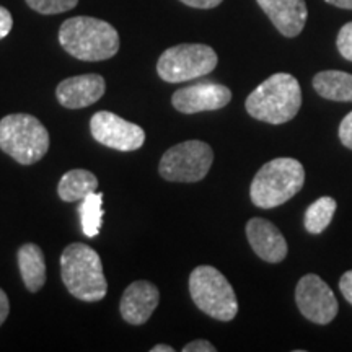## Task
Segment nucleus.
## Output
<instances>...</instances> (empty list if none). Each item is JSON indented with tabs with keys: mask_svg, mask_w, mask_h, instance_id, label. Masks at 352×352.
<instances>
[{
	"mask_svg": "<svg viewBox=\"0 0 352 352\" xmlns=\"http://www.w3.org/2000/svg\"><path fill=\"white\" fill-rule=\"evenodd\" d=\"M78 214H80L82 232L88 239H95L103 223V195L94 192L87 196L78 208Z\"/></svg>",
	"mask_w": 352,
	"mask_h": 352,
	"instance_id": "aec40b11",
	"label": "nucleus"
},
{
	"mask_svg": "<svg viewBox=\"0 0 352 352\" xmlns=\"http://www.w3.org/2000/svg\"><path fill=\"white\" fill-rule=\"evenodd\" d=\"M98 189V178L88 170H70L60 178L57 195L64 202L83 201Z\"/></svg>",
	"mask_w": 352,
	"mask_h": 352,
	"instance_id": "f3484780",
	"label": "nucleus"
},
{
	"mask_svg": "<svg viewBox=\"0 0 352 352\" xmlns=\"http://www.w3.org/2000/svg\"><path fill=\"white\" fill-rule=\"evenodd\" d=\"M336 46L340 54L352 63V21L346 23L338 33Z\"/></svg>",
	"mask_w": 352,
	"mask_h": 352,
	"instance_id": "4be33fe9",
	"label": "nucleus"
},
{
	"mask_svg": "<svg viewBox=\"0 0 352 352\" xmlns=\"http://www.w3.org/2000/svg\"><path fill=\"white\" fill-rule=\"evenodd\" d=\"M60 277L69 294L82 302L107 297L108 283L100 254L85 243H72L60 254Z\"/></svg>",
	"mask_w": 352,
	"mask_h": 352,
	"instance_id": "7ed1b4c3",
	"label": "nucleus"
},
{
	"mask_svg": "<svg viewBox=\"0 0 352 352\" xmlns=\"http://www.w3.org/2000/svg\"><path fill=\"white\" fill-rule=\"evenodd\" d=\"M305 183V170L296 158H274L254 175L250 197L259 209H272L292 199Z\"/></svg>",
	"mask_w": 352,
	"mask_h": 352,
	"instance_id": "20e7f679",
	"label": "nucleus"
},
{
	"mask_svg": "<svg viewBox=\"0 0 352 352\" xmlns=\"http://www.w3.org/2000/svg\"><path fill=\"white\" fill-rule=\"evenodd\" d=\"M214 162V151L202 140L176 144L164 153L158 173L166 182L196 183L204 179Z\"/></svg>",
	"mask_w": 352,
	"mask_h": 352,
	"instance_id": "6e6552de",
	"label": "nucleus"
},
{
	"mask_svg": "<svg viewBox=\"0 0 352 352\" xmlns=\"http://www.w3.org/2000/svg\"><path fill=\"white\" fill-rule=\"evenodd\" d=\"M189 294L201 311L219 321H232L239 314V300L227 277L212 266H197L189 274Z\"/></svg>",
	"mask_w": 352,
	"mask_h": 352,
	"instance_id": "423d86ee",
	"label": "nucleus"
},
{
	"mask_svg": "<svg viewBox=\"0 0 352 352\" xmlns=\"http://www.w3.org/2000/svg\"><path fill=\"white\" fill-rule=\"evenodd\" d=\"M340 139L344 147L352 151V111L347 114L340 124Z\"/></svg>",
	"mask_w": 352,
	"mask_h": 352,
	"instance_id": "5701e85b",
	"label": "nucleus"
},
{
	"mask_svg": "<svg viewBox=\"0 0 352 352\" xmlns=\"http://www.w3.org/2000/svg\"><path fill=\"white\" fill-rule=\"evenodd\" d=\"M329 6H334L338 8H346V10H352V0H324Z\"/></svg>",
	"mask_w": 352,
	"mask_h": 352,
	"instance_id": "c85d7f7f",
	"label": "nucleus"
},
{
	"mask_svg": "<svg viewBox=\"0 0 352 352\" xmlns=\"http://www.w3.org/2000/svg\"><path fill=\"white\" fill-rule=\"evenodd\" d=\"M90 132L96 142L120 152L139 151L145 142L142 127L111 111L95 113L90 120Z\"/></svg>",
	"mask_w": 352,
	"mask_h": 352,
	"instance_id": "1a4fd4ad",
	"label": "nucleus"
},
{
	"mask_svg": "<svg viewBox=\"0 0 352 352\" xmlns=\"http://www.w3.org/2000/svg\"><path fill=\"white\" fill-rule=\"evenodd\" d=\"M256 2L283 36L296 38L305 28L308 16L305 0H256Z\"/></svg>",
	"mask_w": 352,
	"mask_h": 352,
	"instance_id": "2eb2a0df",
	"label": "nucleus"
},
{
	"mask_svg": "<svg viewBox=\"0 0 352 352\" xmlns=\"http://www.w3.org/2000/svg\"><path fill=\"white\" fill-rule=\"evenodd\" d=\"M217 63V52L208 44H178L160 56L157 74L166 83H183L208 76Z\"/></svg>",
	"mask_w": 352,
	"mask_h": 352,
	"instance_id": "0eeeda50",
	"label": "nucleus"
},
{
	"mask_svg": "<svg viewBox=\"0 0 352 352\" xmlns=\"http://www.w3.org/2000/svg\"><path fill=\"white\" fill-rule=\"evenodd\" d=\"M16 258L25 287L33 294L41 290L46 283V259L43 250L34 243H25L20 246Z\"/></svg>",
	"mask_w": 352,
	"mask_h": 352,
	"instance_id": "dca6fc26",
	"label": "nucleus"
},
{
	"mask_svg": "<svg viewBox=\"0 0 352 352\" xmlns=\"http://www.w3.org/2000/svg\"><path fill=\"white\" fill-rule=\"evenodd\" d=\"M173 351H175L173 347L168 344H157L151 349V352H173Z\"/></svg>",
	"mask_w": 352,
	"mask_h": 352,
	"instance_id": "c756f323",
	"label": "nucleus"
},
{
	"mask_svg": "<svg viewBox=\"0 0 352 352\" xmlns=\"http://www.w3.org/2000/svg\"><path fill=\"white\" fill-rule=\"evenodd\" d=\"M59 43L76 59L98 63L118 54L121 39L116 28L108 21L82 15L60 25Z\"/></svg>",
	"mask_w": 352,
	"mask_h": 352,
	"instance_id": "f257e3e1",
	"label": "nucleus"
},
{
	"mask_svg": "<svg viewBox=\"0 0 352 352\" xmlns=\"http://www.w3.org/2000/svg\"><path fill=\"white\" fill-rule=\"evenodd\" d=\"M179 2L184 3V6L192 7V8H214L220 6L223 0H179Z\"/></svg>",
	"mask_w": 352,
	"mask_h": 352,
	"instance_id": "bb28decb",
	"label": "nucleus"
},
{
	"mask_svg": "<svg viewBox=\"0 0 352 352\" xmlns=\"http://www.w3.org/2000/svg\"><path fill=\"white\" fill-rule=\"evenodd\" d=\"M8 314H10V302H8L7 294L0 289V327H2L3 321L7 320Z\"/></svg>",
	"mask_w": 352,
	"mask_h": 352,
	"instance_id": "cd10ccee",
	"label": "nucleus"
},
{
	"mask_svg": "<svg viewBox=\"0 0 352 352\" xmlns=\"http://www.w3.org/2000/svg\"><path fill=\"white\" fill-rule=\"evenodd\" d=\"M12 26H13L12 13L8 12L6 7L0 6V39H3L8 33L12 32Z\"/></svg>",
	"mask_w": 352,
	"mask_h": 352,
	"instance_id": "393cba45",
	"label": "nucleus"
},
{
	"mask_svg": "<svg viewBox=\"0 0 352 352\" xmlns=\"http://www.w3.org/2000/svg\"><path fill=\"white\" fill-rule=\"evenodd\" d=\"M302 107V88L294 76L279 72L254 88L245 101L246 111L267 124H284L297 116Z\"/></svg>",
	"mask_w": 352,
	"mask_h": 352,
	"instance_id": "f03ea898",
	"label": "nucleus"
},
{
	"mask_svg": "<svg viewBox=\"0 0 352 352\" xmlns=\"http://www.w3.org/2000/svg\"><path fill=\"white\" fill-rule=\"evenodd\" d=\"M30 8L41 15H56L72 10L77 6L78 0H25Z\"/></svg>",
	"mask_w": 352,
	"mask_h": 352,
	"instance_id": "412c9836",
	"label": "nucleus"
},
{
	"mask_svg": "<svg viewBox=\"0 0 352 352\" xmlns=\"http://www.w3.org/2000/svg\"><path fill=\"white\" fill-rule=\"evenodd\" d=\"M246 239L252 245L253 252L263 261L276 264L284 261L287 256L289 246L284 235L270 220L254 217L246 223Z\"/></svg>",
	"mask_w": 352,
	"mask_h": 352,
	"instance_id": "f8f14e48",
	"label": "nucleus"
},
{
	"mask_svg": "<svg viewBox=\"0 0 352 352\" xmlns=\"http://www.w3.org/2000/svg\"><path fill=\"white\" fill-rule=\"evenodd\" d=\"M336 208V201L329 196H323L311 202L305 212V219H303L307 232L314 233V235L324 232V228H328L329 223H331Z\"/></svg>",
	"mask_w": 352,
	"mask_h": 352,
	"instance_id": "6ab92c4d",
	"label": "nucleus"
},
{
	"mask_svg": "<svg viewBox=\"0 0 352 352\" xmlns=\"http://www.w3.org/2000/svg\"><path fill=\"white\" fill-rule=\"evenodd\" d=\"M160 302V292L157 285L148 280H135L124 290L121 297L120 310L126 323L139 324L147 323Z\"/></svg>",
	"mask_w": 352,
	"mask_h": 352,
	"instance_id": "4468645a",
	"label": "nucleus"
},
{
	"mask_svg": "<svg viewBox=\"0 0 352 352\" xmlns=\"http://www.w3.org/2000/svg\"><path fill=\"white\" fill-rule=\"evenodd\" d=\"M340 289H341L342 296H344L346 300L352 305V271H347L341 276Z\"/></svg>",
	"mask_w": 352,
	"mask_h": 352,
	"instance_id": "a878e982",
	"label": "nucleus"
},
{
	"mask_svg": "<svg viewBox=\"0 0 352 352\" xmlns=\"http://www.w3.org/2000/svg\"><path fill=\"white\" fill-rule=\"evenodd\" d=\"M315 91L331 101H352V76L342 70H323L314 77Z\"/></svg>",
	"mask_w": 352,
	"mask_h": 352,
	"instance_id": "a211bd4d",
	"label": "nucleus"
},
{
	"mask_svg": "<svg viewBox=\"0 0 352 352\" xmlns=\"http://www.w3.org/2000/svg\"><path fill=\"white\" fill-rule=\"evenodd\" d=\"M217 347L206 340H195L183 347V352H215Z\"/></svg>",
	"mask_w": 352,
	"mask_h": 352,
	"instance_id": "b1692460",
	"label": "nucleus"
},
{
	"mask_svg": "<svg viewBox=\"0 0 352 352\" xmlns=\"http://www.w3.org/2000/svg\"><path fill=\"white\" fill-rule=\"evenodd\" d=\"M107 91V82L98 74L65 78L57 85V101L67 109H82L96 103Z\"/></svg>",
	"mask_w": 352,
	"mask_h": 352,
	"instance_id": "ddd939ff",
	"label": "nucleus"
},
{
	"mask_svg": "<svg viewBox=\"0 0 352 352\" xmlns=\"http://www.w3.org/2000/svg\"><path fill=\"white\" fill-rule=\"evenodd\" d=\"M0 151L16 164L33 165L50 151V132L32 114H8L0 121Z\"/></svg>",
	"mask_w": 352,
	"mask_h": 352,
	"instance_id": "39448f33",
	"label": "nucleus"
},
{
	"mask_svg": "<svg viewBox=\"0 0 352 352\" xmlns=\"http://www.w3.org/2000/svg\"><path fill=\"white\" fill-rule=\"evenodd\" d=\"M232 100L230 88L215 82H199L183 87L171 96V104L183 114L215 111L227 107Z\"/></svg>",
	"mask_w": 352,
	"mask_h": 352,
	"instance_id": "9b49d317",
	"label": "nucleus"
},
{
	"mask_svg": "<svg viewBox=\"0 0 352 352\" xmlns=\"http://www.w3.org/2000/svg\"><path fill=\"white\" fill-rule=\"evenodd\" d=\"M296 302L300 314L316 324L331 323L340 310L331 287L316 274H307L298 280Z\"/></svg>",
	"mask_w": 352,
	"mask_h": 352,
	"instance_id": "9d476101",
	"label": "nucleus"
}]
</instances>
